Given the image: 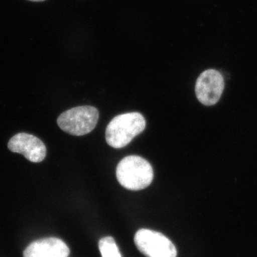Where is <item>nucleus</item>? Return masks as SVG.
Returning <instances> with one entry per match:
<instances>
[{
    "instance_id": "obj_1",
    "label": "nucleus",
    "mask_w": 257,
    "mask_h": 257,
    "mask_svg": "<svg viewBox=\"0 0 257 257\" xmlns=\"http://www.w3.org/2000/svg\"><path fill=\"white\" fill-rule=\"evenodd\" d=\"M116 178L124 188L138 191L147 188L154 179V171L143 157L132 155L120 161L116 167Z\"/></svg>"
},
{
    "instance_id": "obj_2",
    "label": "nucleus",
    "mask_w": 257,
    "mask_h": 257,
    "mask_svg": "<svg viewBox=\"0 0 257 257\" xmlns=\"http://www.w3.org/2000/svg\"><path fill=\"white\" fill-rule=\"evenodd\" d=\"M146 126L143 115L138 112L126 113L115 116L106 130V143L115 149H121L143 133Z\"/></svg>"
},
{
    "instance_id": "obj_3",
    "label": "nucleus",
    "mask_w": 257,
    "mask_h": 257,
    "mask_svg": "<svg viewBox=\"0 0 257 257\" xmlns=\"http://www.w3.org/2000/svg\"><path fill=\"white\" fill-rule=\"evenodd\" d=\"M99 119V111L91 106H77L64 111L57 119L61 130L74 136L93 131Z\"/></svg>"
},
{
    "instance_id": "obj_4",
    "label": "nucleus",
    "mask_w": 257,
    "mask_h": 257,
    "mask_svg": "<svg viewBox=\"0 0 257 257\" xmlns=\"http://www.w3.org/2000/svg\"><path fill=\"white\" fill-rule=\"evenodd\" d=\"M138 249L147 257H177L174 243L165 235L150 229H140L135 236Z\"/></svg>"
},
{
    "instance_id": "obj_5",
    "label": "nucleus",
    "mask_w": 257,
    "mask_h": 257,
    "mask_svg": "<svg viewBox=\"0 0 257 257\" xmlns=\"http://www.w3.org/2000/svg\"><path fill=\"white\" fill-rule=\"evenodd\" d=\"M222 75L215 69H208L198 77L195 92L198 100L206 106L216 104L224 91Z\"/></svg>"
},
{
    "instance_id": "obj_6",
    "label": "nucleus",
    "mask_w": 257,
    "mask_h": 257,
    "mask_svg": "<svg viewBox=\"0 0 257 257\" xmlns=\"http://www.w3.org/2000/svg\"><path fill=\"white\" fill-rule=\"evenodd\" d=\"M8 148L15 153L22 154L30 162L38 163L45 160L47 149L40 139L27 133H18L8 143Z\"/></svg>"
},
{
    "instance_id": "obj_7",
    "label": "nucleus",
    "mask_w": 257,
    "mask_h": 257,
    "mask_svg": "<svg viewBox=\"0 0 257 257\" xmlns=\"http://www.w3.org/2000/svg\"><path fill=\"white\" fill-rule=\"evenodd\" d=\"M69 248L62 240L45 238L34 241L24 251V257H67Z\"/></svg>"
},
{
    "instance_id": "obj_8",
    "label": "nucleus",
    "mask_w": 257,
    "mask_h": 257,
    "mask_svg": "<svg viewBox=\"0 0 257 257\" xmlns=\"http://www.w3.org/2000/svg\"><path fill=\"white\" fill-rule=\"evenodd\" d=\"M99 248L102 257H121L117 245L111 236L101 239L99 242Z\"/></svg>"
},
{
    "instance_id": "obj_9",
    "label": "nucleus",
    "mask_w": 257,
    "mask_h": 257,
    "mask_svg": "<svg viewBox=\"0 0 257 257\" xmlns=\"http://www.w3.org/2000/svg\"><path fill=\"white\" fill-rule=\"evenodd\" d=\"M30 1H32V2H42V1H45V0H30Z\"/></svg>"
}]
</instances>
